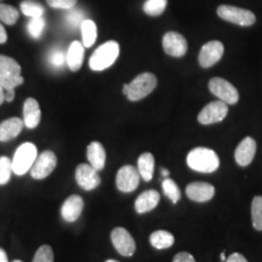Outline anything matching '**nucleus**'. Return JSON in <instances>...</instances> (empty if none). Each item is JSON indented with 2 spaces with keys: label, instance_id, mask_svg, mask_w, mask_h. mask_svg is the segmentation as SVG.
Masks as SVG:
<instances>
[{
  "label": "nucleus",
  "instance_id": "f257e3e1",
  "mask_svg": "<svg viewBox=\"0 0 262 262\" xmlns=\"http://www.w3.org/2000/svg\"><path fill=\"white\" fill-rule=\"evenodd\" d=\"M187 162L189 168L200 173H213L220 167V159L215 150L204 147L190 150Z\"/></svg>",
  "mask_w": 262,
  "mask_h": 262
},
{
  "label": "nucleus",
  "instance_id": "f03ea898",
  "mask_svg": "<svg viewBox=\"0 0 262 262\" xmlns=\"http://www.w3.org/2000/svg\"><path fill=\"white\" fill-rule=\"evenodd\" d=\"M120 55V46L116 41H108L97 48L90 58V67L94 71H102L115 63Z\"/></svg>",
  "mask_w": 262,
  "mask_h": 262
},
{
  "label": "nucleus",
  "instance_id": "7ed1b4c3",
  "mask_svg": "<svg viewBox=\"0 0 262 262\" xmlns=\"http://www.w3.org/2000/svg\"><path fill=\"white\" fill-rule=\"evenodd\" d=\"M20 72V66L14 58L0 55V86L9 90L24 84L25 79Z\"/></svg>",
  "mask_w": 262,
  "mask_h": 262
},
{
  "label": "nucleus",
  "instance_id": "20e7f679",
  "mask_svg": "<svg viewBox=\"0 0 262 262\" xmlns=\"http://www.w3.org/2000/svg\"><path fill=\"white\" fill-rule=\"evenodd\" d=\"M37 159V148L32 143H24L16 150L12 160L13 172L18 175H25L32 167Z\"/></svg>",
  "mask_w": 262,
  "mask_h": 262
},
{
  "label": "nucleus",
  "instance_id": "39448f33",
  "mask_svg": "<svg viewBox=\"0 0 262 262\" xmlns=\"http://www.w3.org/2000/svg\"><path fill=\"white\" fill-rule=\"evenodd\" d=\"M158 84L157 77L151 73H142L128 84L127 98L130 101H139L154 92Z\"/></svg>",
  "mask_w": 262,
  "mask_h": 262
},
{
  "label": "nucleus",
  "instance_id": "423d86ee",
  "mask_svg": "<svg viewBox=\"0 0 262 262\" xmlns=\"http://www.w3.org/2000/svg\"><path fill=\"white\" fill-rule=\"evenodd\" d=\"M216 12L220 18L241 27H251L256 20L252 11L231 5H221Z\"/></svg>",
  "mask_w": 262,
  "mask_h": 262
},
{
  "label": "nucleus",
  "instance_id": "0eeeda50",
  "mask_svg": "<svg viewBox=\"0 0 262 262\" xmlns=\"http://www.w3.org/2000/svg\"><path fill=\"white\" fill-rule=\"evenodd\" d=\"M209 90L221 101L233 105L239 100V93L233 84L223 78H213L209 82Z\"/></svg>",
  "mask_w": 262,
  "mask_h": 262
},
{
  "label": "nucleus",
  "instance_id": "6e6552de",
  "mask_svg": "<svg viewBox=\"0 0 262 262\" xmlns=\"http://www.w3.org/2000/svg\"><path fill=\"white\" fill-rule=\"evenodd\" d=\"M57 159L54 151L45 150L40 154L30 168V175L35 180H43L55 170Z\"/></svg>",
  "mask_w": 262,
  "mask_h": 262
},
{
  "label": "nucleus",
  "instance_id": "1a4fd4ad",
  "mask_svg": "<svg viewBox=\"0 0 262 262\" xmlns=\"http://www.w3.org/2000/svg\"><path fill=\"white\" fill-rule=\"evenodd\" d=\"M140 178L138 169L132 165H124L117 173L116 185L122 192H132L139 186Z\"/></svg>",
  "mask_w": 262,
  "mask_h": 262
},
{
  "label": "nucleus",
  "instance_id": "9d476101",
  "mask_svg": "<svg viewBox=\"0 0 262 262\" xmlns=\"http://www.w3.org/2000/svg\"><path fill=\"white\" fill-rule=\"evenodd\" d=\"M111 240L117 252L122 256H132L136 251V244L133 237L123 227L113 229Z\"/></svg>",
  "mask_w": 262,
  "mask_h": 262
},
{
  "label": "nucleus",
  "instance_id": "9b49d317",
  "mask_svg": "<svg viewBox=\"0 0 262 262\" xmlns=\"http://www.w3.org/2000/svg\"><path fill=\"white\" fill-rule=\"evenodd\" d=\"M228 113V105L219 100L211 103L207 104L206 106L201 110L198 115V122L201 124H212L215 122H222L225 120Z\"/></svg>",
  "mask_w": 262,
  "mask_h": 262
},
{
  "label": "nucleus",
  "instance_id": "f8f14e48",
  "mask_svg": "<svg viewBox=\"0 0 262 262\" xmlns=\"http://www.w3.org/2000/svg\"><path fill=\"white\" fill-rule=\"evenodd\" d=\"M225 47L220 41H210L201 48L198 61L203 68H210L215 66L224 56Z\"/></svg>",
  "mask_w": 262,
  "mask_h": 262
},
{
  "label": "nucleus",
  "instance_id": "ddd939ff",
  "mask_svg": "<svg viewBox=\"0 0 262 262\" xmlns=\"http://www.w3.org/2000/svg\"><path fill=\"white\" fill-rule=\"evenodd\" d=\"M75 179L79 187L84 190H94L101 183L98 171L91 166L90 164L82 163L76 168Z\"/></svg>",
  "mask_w": 262,
  "mask_h": 262
},
{
  "label": "nucleus",
  "instance_id": "4468645a",
  "mask_svg": "<svg viewBox=\"0 0 262 262\" xmlns=\"http://www.w3.org/2000/svg\"><path fill=\"white\" fill-rule=\"evenodd\" d=\"M162 47L168 56L182 57L187 54V42L182 34L170 31L162 38Z\"/></svg>",
  "mask_w": 262,
  "mask_h": 262
},
{
  "label": "nucleus",
  "instance_id": "2eb2a0df",
  "mask_svg": "<svg viewBox=\"0 0 262 262\" xmlns=\"http://www.w3.org/2000/svg\"><path fill=\"white\" fill-rule=\"evenodd\" d=\"M215 187L204 182L191 183L186 188L187 197L190 200L199 203L210 201L215 195Z\"/></svg>",
  "mask_w": 262,
  "mask_h": 262
},
{
  "label": "nucleus",
  "instance_id": "dca6fc26",
  "mask_svg": "<svg viewBox=\"0 0 262 262\" xmlns=\"http://www.w3.org/2000/svg\"><path fill=\"white\" fill-rule=\"evenodd\" d=\"M84 209V200L80 195H71L63 202L60 214L62 219L67 223L76 222L83 212Z\"/></svg>",
  "mask_w": 262,
  "mask_h": 262
},
{
  "label": "nucleus",
  "instance_id": "f3484780",
  "mask_svg": "<svg viewBox=\"0 0 262 262\" xmlns=\"http://www.w3.org/2000/svg\"><path fill=\"white\" fill-rule=\"evenodd\" d=\"M256 151V142L252 137H246L241 141L235 150L236 162L242 166H248L252 163Z\"/></svg>",
  "mask_w": 262,
  "mask_h": 262
},
{
  "label": "nucleus",
  "instance_id": "a211bd4d",
  "mask_svg": "<svg viewBox=\"0 0 262 262\" xmlns=\"http://www.w3.org/2000/svg\"><path fill=\"white\" fill-rule=\"evenodd\" d=\"M41 121V110L37 100L29 97L24 104V122L25 125L33 129L37 127L39 122Z\"/></svg>",
  "mask_w": 262,
  "mask_h": 262
},
{
  "label": "nucleus",
  "instance_id": "6ab92c4d",
  "mask_svg": "<svg viewBox=\"0 0 262 262\" xmlns=\"http://www.w3.org/2000/svg\"><path fill=\"white\" fill-rule=\"evenodd\" d=\"M160 195L155 189L142 192L135 201V210L138 214H145L159 205Z\"/></svg>",
  "mask_w": 262,
  "mask_h": 262
},
{
  "label": "nucleus",
  "instance_id": "aec40b11",
  "mask_svg": "<svg viewBox=\"0 0 262 262\" xmlns=\"http://www.w3.org/2000/svg\"><path fill=\"white\" fill-rule=\"evenodd\" d=\"M25 122L19 118H11L0 123V142L15 139L23 130Z\"/></svg>",
  "mask_w": 262,
  "mask_h": 262
},
{
  "label": "nucleus",
  "instance_id": "412c9836",
  "mask_svg": "<svg viewBox=\"0 0 262 262\" xmlns=\"http://www.w3.org/2000/svg\"><path fill=\"white\" fill-rule=\"evenodd\" d=\"M88 159L90 165L93 166L96 171H101L105 167L106 163V151L103 146L99 142H92L88 146Z\"/></svg>",
  "mask_w": 262,
  "mask_h": 262
},
{
  "label": "nucleus",
  "instance_id": "4be33fe9",
  "mask_svg": "<svg viewBox=\"0 0 262 262\" xmlns=\"http://www.w3.org/2000/svg\"><path fill=\"white\" fill-rule=\"evenodd\" d=\"M84 45L79 41L72 42L66 54V62L71 71L76 72L81 68L84 61Z\"/></svg>",
  "mask_w": 262,
  "mask_h": 262
},
{
  "label": "nucleus",
  "instance_id": "5701e85b",
  "mask_svg": "<svg viewBox=\"0 0 262 262\" xmlns=\"http://www.w3.org/2000/svg\"><path fill=\"white\" fill-rule=\"evenodd\" d=\"M138 172L141 178L146 182H150L155 171V158L150 152L142 154L138 159Z\"/></svg>",
  "mask_w": 262,
  "mask_h": 262
},
{
  "label": "nucleus",
  "instance_id": "b1692460",
  "mask_svg": "<svg viewBox=\"0 0 262 262\" xmlns=\"http://www.w3.org/2000/svg\"><path fill=\"white\" fill-rule=\"evenodd\" d=\"M150 242L154 248L164 250L173 246L175 238L172 233L166 230H157L150 234Z\"/></svg>",
  "mask_w": 262,
  "mask_h": 262
},
{
  "label": "nucleus",
  "instance_id": "393cba45",
  "mask_svg": "<svg viewBox=\"0 0 262 262\" xmlns=\"http://www.w3.org/2000/svg\"><path fill=\"white\" fill-rule=\"evenodd\" d=\"M80 28L82 31L84 47H92L97 38V27L95 23L92 19H84Z\"/></svg>",
  "mask_w": 262,
  "mask_h": 262
},
{
  "label": "nucleus",
  "instance_id": "a878e982",
  "mask_svg": "<svg viewBox=\"0 0 262 262\" xmlns=\"http://www.w3.org/2000/svg\"><path fill=\"white\" fill-rule=\"evenodd\" d=\"M20 11L29 18H39L43 17L45 8L35 0H24L20 3Z\"/></svg>",
  "mask_w": 262,
  "mask_h": 262
},
{
  "label": "nucleus",
  "instance_id": "bb28decb",
  "mask_svg": "<svg viewBox=\"0 0 262 262\" xmlns=\"http://www.w3.org/2000/svg\"><path fill=\"white\" fill-rule=\"evenodd\" d=\"M19 13L15 7L0 3V21L7 26H14L19 19Z\"/></svg>",
  "mask_w": 262,
  "mask_h": 262
},
{
  "label": "nucleus",
  "instance_id": "cd10ccee",
  "mask_svg": "<svg viewBox=\"0 0 262 262\" xmlns=\"http://www.w3.org/2000/svg\"><path fill=\"white\" fill-rule=\"evenodd\" d=\"M166 6L167 0H146L143 5V10L149 16L158 17L164 12Z\"/></svg>",
  "mask_w": 262,
  "mask_h": 262
},
{
  "label": "nucleus",
  "instance_id": "c85d7f7f",
  "mask_svg": "<svg viewBox=\"0 0 262 262\" xmlns=\"http://www.w3.org/2000/svg\"><path fill=\"white\" fill-rule=\"evenodd\" d=\"M46 27V20L43 17L31 18L28 23V34L34 39H39L42 36Z\"/></svg>",
  "mask_w": 262,
  "mask_h": 262
},
{
  "label": "nucleus",
  "instance_id": "c756f323",
  "mask_svg": "<svg viewBox=\"0 0 262 262\" xmlns=\"http://www.w3.org/2000/svg\"><path fill=\"white\" fill-rule=\"evenodd\" d=\"M162 188L163 192L169 199L176 204L181 198V190L177 184L172 179L166 178L162 182Z\"/></svg>",
  "mask_w": 262,
  "mask_h": 262
},
{
  "label": "nucleus",
  "instance_id": "7c9ffc66",
  "mask_svg": "<svg viewBox=\"0 0 262 262\" xmlns=\"http://www.w3.org/2000/svg\"><path fill=\"white\" fill-rule=\"evenodd\" d=\"M252 220L253 227L262 231V196H255L252 202Z\"/></svg>",
  "mask_w": 262,
  "mask_h": 262
},
{
  "label": "nucleus",
  "instance_id": "2f4dec72",
  "mask_svg": "<svg viewBox=\"0 0 262 262\" xmlns=\"http://www.w3.org/2000/svg\"><path fill=\"white\" fill-rule=\"evenodd\" d=\"M84 12L79 8H72L67 10L66 14V20L67 25L71 28H80L84 20Z\"/></svg>",
  "mask_w": 262,
  "mask_h": 262
},
{
  "label": "nucleus",
  "instance_id": "473e14b6",
  "mask_svg": "<svg viewBox=\"0 0 262 262\" xmlns=\"http://www.w3.org/2000/svg\"><path fill=\"white\" fill-rule=\"evenodd\" d=\"M12 172V160L8 157H0V186L8 184Z\"/></svg>",
  "mask_w": 262,
  "mask_h": 262
},
{
  "label": "nucleus",
  "instance_id": "72a5a7b5",
  "mask_svg": "<svg viewBox=\"0 0 262 262\" xmlns=\"http://www.w3.org/2000/svg\"><path fill=\"white\" fill-rule=\"evenodd\" d=\"M49 62L50 64L55 68H61L66 64V54L64 51L60 48L53 49L49 54Z\"/></svg>",
  "mask_w": 262,
  "mask_h": 262
},
{
  "label": "nucleus",
  "instance_id": "f704fd0d",
  "mask_svg": "<svg viewBox=\"0 0 262 262\" xmlns=\"http://www.w3.org/2000/svg\"><path fill=\"white\" fill-rule=\"evenodd\" d=\"M32 262H54V252L51 246L43 245L37 250Z\"/></svg>",
  "mask_w": 262,
  "mask_h": 262
},
{
  "label": "nucleus",
  "instance_id": "c9c22d12",
  "mask_svg": "<svg viewBox=\"0 0 262 262\" xmlns=\"http://www.w3.org/2000/svg\"><path fill=\"white\" fill-rule=\"evenodd\" d=\"M49 6L56 9L69 10L74 8L78 0H46Z\"/></svg>",
  "mask_w": 262,
  "mask_h": 262
},
{
  "label": "nucleus",
  "instance_id": "e433bc0d",
  "mask_svg": "<svg viewBox=\"0 0 262 262\" xmlns=\"http://www.w3.org/2000/svg\"><path fill=\"white\" fill-rule=\"evenodd\" d=\"M173 262H195V259L192 254L187 252H182V253H177L174 256Z\"/></svg>",
  "mask_w": 262,
  "mask_h": 262
},
{
  "label": "nucleus",
  "instance_id": "4c0bfd02",
  "mask_svg": "<svg viewBox=\"0 0 262 262\" xmlns=\"http://www.w3.org/2000/svg\"><path fill=\"white\" fill-rule=\"evenodd\" d=\"M225 262H249L244 256L243 254L239 253H232Z\"/></svg>",
  "mask_w": 262,
  "mask_h": 262
},
{
  "label": "nucleus",
  "instance_id": "58836bf2",
  "mask_svg": "<svg viewBox=\"0 0 262 262\" xmlns=\"http://www.w3.org/2000/svg\"><path fill=\"white\" fill-rule=\"evenodd\" d=\"M5 101L6 102H12L15 98V89H9V90H5Z\"/></svg>",
  "mask_w": 262,
  "mask_h": 262
},
{
  "label": "nucleus",
  "instance_id": "ea45409f",
  "mask_svg": "<svg viewBox=\"0 0 262 262\" xmlns=\"http://www.w3.org/2000/svg\"><path fill=\"white\" fill-rule=\"evenodd\" d=\"M7 39H8L7 32H6V30H5L4 27L2 26V24L0 23V44H4V43H6Z\"/></svg>",
  "mask_w": 262,
  "mask_h": 262
},
{
  "label": "nucleus",
  "instance_id": "a19ab883",
  "mask_svg": "<svg viewBox=\"0 0 262 262\" xmlns=\"http://www.w3.org/2000/svg\"><path fill=\"white\" fill-rule=\"evenodd\" d=\"M0 262H9L7 253L1 248H0Z\"/></svg>",
  "mask_w": 262,
  "mask_h": 262
},
{
  "label": "nucleus",
  "instance_id": "79ce46f5",
  "mask_svg": "<svg viewBox=\"0 0 262 262\" xmlns=\"http://www.w3.org/2000/svg\"><path fill=\"white\" fill-rule=\"evenodd\" d=\"M5 101V94H4V89L0 86V105Z\"/></svg>",
  "mask_w": 262,
  "mask_h": 262
},
{
  "label": "nucleus",
  "instance_id": "37998d69",
  "mask_svg": "<svg viewBox=\"0 0 262 262\" xmlns=\"http://www.w3.org/2000/svg\"><path fill=\"white\" fill-rule=\"evenodd\" d=\"M161 175L163 176V177H165V178H167L169 175H170V172H169V170L165 168L161 169Z\"/></svg>",
  "mask_w": 262,
  "mask_h": 262
},
{
  "label": "nucleus",
  "instance_id": "c03bdc74",
  "mask_svg": "<svg viewBox=\"0 0 262 262\" xmlns=\"http://www.w3.org/2000/svg\"><path fill=\"white\" fill-rule=\"evenodd\" d=\"M127 92H128V84H124L122 86V94L126 95Z\"/></svg>",
  "mask_w": 262,
  "mask_h": 262
},
{
  "label": "nucleus",
  "instance_id": "a18cd8bd",
  "mask_svg": "<svg viewBox=\"0 0 262 262\" xmlns=\"http://www.w3.org/2000/svg\"><path fill=\"white\" fill-rule=\"evenodd\" d=\"M221 258H222V260H223V261H226V258H225V253H222V255H221Z\"/></svg>",
  "mask_w": 262,
  "mask_h": 262
},
{
  "label": "nucleus",
  "instance_id": "49530a36",
  "mask_svg": "<svg viewBox=\"0 0 262 262\" xmlns=\"http://www.w3.org/2000/svg\"><path fill=\"white\" fill-rule=\"evenodd\" d=\"M105 262H119L117 261V260H115V259H108V260H106Z\"/></svg>",
  "mask_w": 262,
  "mask_h": 262
},
{
  "label": "nucleus",
  "instance_id": "de8ad7c7",
  "mask_svg": "<svg viewBox=\"0 0 262 262\" xmlns=\"http://www.w3.org/2000/svg\"><path fill=\"white\" fill-rule=\"evenodd\" d=\"M13 262H23L21 260H14Z\"/></svg>",
  "mask_w": 262,
  "mask_h": 262
},
{
  "label": "nucleus",
  "instance_id": "09e8293b",
  "mask_svg": "<svg viewBox=\"0 0 262 262\" xmlns=\"http://www.w3.org/2000/svg\"><path fill=\"white\" fill-rule=\"evenodd\" d=\"M1 1H3V0H0V2H1Z\"/></svg>",
  "mask_w": 262,
  "mask_h": 262
}]
</instances>
